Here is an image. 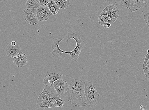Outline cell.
<instances>
[{
	"instance_id": "1",
	"label": "cell",
	"mask_w": 149,
	"mask_h": 110,
	"mask_svg": "<svg viewBox=\"0 0 149 110\" xmlns=\"http://www.w3.org/2000/svg\"><path fill=\"white\" fill-rule=\"evenodd\" d=\"M68 94L70 104L78 107L86 106L85 82L79 79L73 80L69 86Z\"/></svg>"
},
{
	"instance_id": "2",
	"label": "cell",
	"mask_w": 149,
	"mask_h": 110,
	"mask_svg": "<svg viewBox=\"0 0 149 110\" xmlns=\"http://www.w3.org/2000/svg\"><path fill=\"white\" fill-rule=\"evenodd\" d=\"M68 38L65 40L66 42L68 43L70 39H74L76 41V46L74 49L71 52H65L63 51V53L68 54L70 56L72 60L76 61H78L79 54L81 50L85 47L84 42L82 40V36L81 34L77 35L75 33H68Z\"/></svg>"
},
{
	"instance_id": "3",
	"label": "cell",
	"mask_w": 149,
	"mask_h": 110,
	"mask_svg": "<svg viewBox=\"0 0 149 110\" xmlns=\"http://www.w3.org/2000/svg\"><path fill=\"white\" fill-rule=\"evenodd\" d=\"M85 82L86 106L94 107L98 104L100 95L92 82L89 80L86 81Z\"/></svg>"
},
{
	"instance_id": "4",
	"label": "cell",
	"mask_w": 149,
	"mask_h": 110,
	"mask_svg": "<svg viewBox=\"0 0 149 110\" xmlns=\"http://www.w3.org/2000/svg\"><path fill=\"white\" fill-rule=\"evenodd\" d=\"M57 95V93L53 85H46L37 100V105L38 109L44 110L50 99L53 96Z\"/></svg>"
},
{
	"instance_id": "5",
	"label": "cell",
	"mask_w": 149,
	"mask_h": 110,
	"mask_svg": "<svg viewBox=\"0 0 149 110\" xmlns=\"http://www.w3.org/2000/svg\"><path fill=\"white\" fill-rule=\"evenodd\" d=\"M23 16L26 21L30 25H36L39 22L38 18L36 9L26 8L24 12Z\"/></svg>"
},
{
	"instance_id": "6",
	"label": "cell",
	"mask_w": 149,
	"mask_h": 110,
	"mask_svg": "<svg viewBox=\"0 0 149 110\" xmlns=\"http://www.w3.org/2000/svg\"><path fill=\"white\" fill-rule=\"evenodd\" d=\"M108 2L110 5H120L129 9L131 12L138 11L136 5L133 4L130 0H105Z\"/></svg>"
},
{
	"instance_id": "7",
	"label": "cell",
	"mask_w": 149,
	"mask_h": 110,
	"mask_svg": "<svg viewBox=\"0 0 149 110\" xmlns=\"http://www.w3.org/2000/svg\"><path fill=\"white\" fill-rule=\"evenodd\" d=\"M107 15L111 24L116 21L119 15V10L115 5H110L103 10Z\"/></svg>"
},
{
	"instance_id": "8",
	"label": "cell",
	"mask_w": 149,
	"mask_h": 110,
	"mask_svg": "<svg viewBox=\"0 0 149 110\" xmlns=\"http://www.w3.org/2000/svg\"><path fill=\"white\" fill-rule=\"evenodd\" d=\"M36 13L38 19L41 22L47 21L52 15L47 5L41 6L36 9Z\"/></svg>"
},
{
	"instance_id": "9",
	"label": "cell",
	"mask_w": 149,
	"mask_h": 110,
	"mask_svg": "<svg viewBox=\"0 0 149 110\" xmlns=\"http://www.w3.org/2000/svg\"><path fill=\"white\" fill-rule=\"evenodd\" d=\"M6 53L9 58L18 57L25 54L22 52L20 46L18 44L15 46H13L11 43L8 45L6 48Z\"/></svg>"
},
{
	"instance_id": "10",
	"label": "cell",
	"mask_w": 149,
	"mask_h": 110,
	"mask_svg": "<svg viewBox=\"0 0 149 110\" xmlns=\"http://www.w3.org/2000/svg\"><path fill=\"white\" fill-rule=\"evenodd\" d=\"M53 85L58 96H61L68 92L69 87L66 81L62 79L55 81Z\"/></svg>"
},
{
	"instance_id": "11",
	"label": "cell",
	"mask_w": 149,
	"mask_h": 110,
	"mask_svg": "<svg viewBox=\"0 0 149 110\" xmlns=\"http://www.w3.org/2000/svg\"><path fill=\"white\" fill-rule=\"evenodd\" d=\"M63 77V74L58 72H51L47 74L45 77L43 84L45 85H53L55 81L61 79Z\"/></svg>"
},
{
	"instance_id": "12",
	"label": "cell",
	"mask_w": 149,
	"mask_h": 110,
	"mask_svg": "<svg viewBox=\"0 0 149 110\" xmlns=\"http://www.w3.org/2000/svg\"><path fill=\"white\" fill-rule=\"evenodd\" d=\"M64 38H58L55 39L52 44V48L53 50L52 52V54L55 57H61L62 56L63 51L59 47V44Z\"/></svg>"
},
{
	"instance_id": "13",
	"label": "cell",
	"mask_w": 149,
	"mask_h": 110,
	"mask_svg": "<svg viewBox=\"0 0 149 110\" xmlns=\"http://www.w3.org/2000/svg\"><path fill=\"white\" fill-rule=\"evenodd\" d=\"M13 63L16 66L19 68H22L25 66L28 62L26 55L24 54L21 56L13 58Z\"/></svg>"
},
{
	"instance_id": "14",
	"label": "cell",
	"mask_w": 149,
	"mask_h": 110,
	"mask_svg": "<svg viewBox=\"0 0 149 110\" xmlns=\"http://www.w3.org/2000/svg\"><path fill=\"white\" fill-rule=\"evenodd\" d=\"M26 8L37 9L41 6L39 0H27L26 3Z\"/></svg>"
},
{
	"instance_id": "15",
	"label": "cell",
	"mask_w": 149,
	"mask_h": 110,
	"mask_svg": "<svg viewBox=\"0 0 149 110\" xmlns=\"http://www.w3.org/2000/svg\"><path fill=\"white\" fill-rule=\"evenodd\" d=\"M47 6L50 12L54 15L57 14L60 9L56 3L53 1H50Z\"/></svg>"
},
{
	"instance_id": "16",
	"label": "cell",
	"mask_w": 149,
	"mask_h": 110,
	"mask_svg": "<svg viewBox=\"0 0 149 110\" xmlns=\"http://www.w3.org/2000/svg\"><path fill=\"white\" fill-rule=\"evenodd\" d=\"M54 1L60 9H65L68 7L70 3L69 0H51Z\"/></svg>"
},
{
	"instance_id": "17",
	"label": "cell",
	"mask_w": 149,
	"mask_h": 110,
	"mask_svg": "<svg viewBox=\"0 0 149 110\" xmlns=\"http://www.w3.org/2000/svg\"><path fill=\"white\" fill-rule=\"evenodd\" d=\"M130 1L136 5L138 11L147 3L148 0H130Z\"/></svg>"
},
{
	"instance_id": "18",
	"label": "cell",
	"mask_w": 149,
	"mask_h": 110,
	"mask_svg": "<svg viewBox=\"0 0 149 110\" xmlns=\"http://www.w3.org/2000/svg\"><path fill=\"white\" fill-rule=\"evenodd\" d=\"M58 95H55L52 97L48 102L45 108V109L49 108H54L55 107V102Z\"/></svg>"
},
{
	"instance_id": "19",
	"label": "cell",
	"mask_w": 149,
	"mask_h": 110,
	"mask_svg": "<svg viewBox=\"0 0 149 110\" xmlns=\"http://www.w3.org/2000/svg\"><path fill=\"white\" fill-rule=\"evenodd\" d=\"M65 101L63 99H62L58 96L55 102V107L61 108L64 106Z\"/></svg>"
},
{
	"instance_id": "20",
	"label": "cell",
	"mask_w": 149,
	"mask_h": 110,
	"mask_svg": "<svg viewBox=\"0 0 149 110\" xmlns=\"http://www.w3.org/2000/svg\"><path fill=\"white\" fill-rule=\"evenodd\" d=\"M143 69L145 76L149 79V64L143 67Z\"/></svg>"
},
{
	"instance_id": "21",
	"label": "cell",
	"mask_w": 149,
	"mask_h": 110,
	"mask_svg": "<svg viewBox=\"0 0 149 110\" xmlns=\"http://www.w3.org/2000/svg\"><path fill=\"white\" fill-rule=\"evenodd\" d=\"M144 19L147 26L149 27V13L144 15Z\"/></svg>"
},
{
	"instance_id": "22",
	"label": "cell",
	"mask_w": 149,
	"mask_h": 110,
	"mask_svg": "<svg viewBox=\"0 0 149 110\" xmlns=\"http://www.w3.org/2000/svg\"><path fill=\"white\" fill-rule=\"evenodd\" d=\"M41 6H46L49 2V0H39Z\"/></svg>"
},
{
	"instance_id": "23",
	"label": "cell",
	"mask_w": 149,
	"mask_h": 110,
	"mask_svg": "<svg viewBox=\"0 0 149 110\" xmlns=\"http://www.w3.org/2000/svg\"><path fill=\"white\" fill-rule=\"evenodd\" d=\"M111 26V24L109 22H106L104 24L103 26L105 29L109 28Z\"/></svg>"
},
{
	"instance_id": "24",
	"label": "cell",
	"mask_w": 149,
	"mask_h": 110,
	"mask_svg": "<svg viewBox=\"0 0 149 110\" xmlns=\"http://www.w3.org/2000/svg\"><path fill=\"white\" fill-rule=\"evenodd\" d=\"M11 43L13 46H15L17 44L15 41V40L13 41Z\"/></svg>"
},
{
	"instance_id": "25",
	"label": "cell",
	"mask_w": 149,
	"mask_h": 110,
	"mask_svg": "<svg viewBox=\"0 0 149 110\" xmlns=\"http://www.w3.org/2000/svg\"><path fill=\"white\" fill-rule=\"evenodd\" d=\"M148 53H149V49H148Z\"/></svg>"
},
{
	"instance_id": "26",
	"label": "cell",
	"mask_w": 149,
	"mask_h": 110,
	"mask_svg": "<svg viewBox=\"0 0 149 110\" xmlns=\"http://www.w3.org/2000/svg\"></svg>"
}]
</instances>
